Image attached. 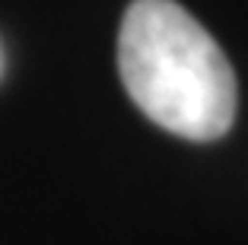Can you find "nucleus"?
<instances>
[{"mask_svg": "<svg viewBox=\"0 0 248 245\" xmlns=\"http://www.w3.org/2000/svg\"><path fill=\"white\" fill-rule=\"evenodd\" d=\"M134 105L185 140H217L235 118V73L213 35L175 0H134L118 35Z\"/></svg>", "mask_w": 248, "mask_h": 245, "instance_id": "nucleus-1", "label": "nucleus"}]
</instances>
